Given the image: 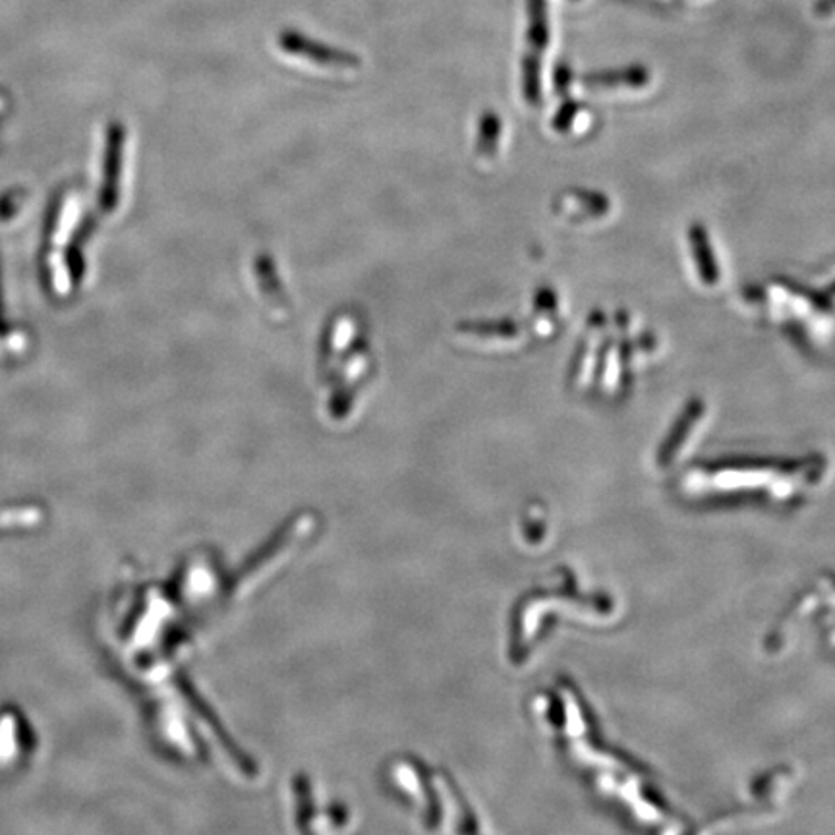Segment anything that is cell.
I'll return each instance as SVG.
<instances>
[{"label": "cell", "instance_id": "obj_1", "mask_svg": "<svg viewBox=\"0 0 835 835\" xmlns=\"http://www.w3.org/2000/svg\"><path fill=\"white\" fill-rule=\"evenodd\" d=\"M282 49L289 51V53L302 54V56H310L313 61L321 62V64H334V66H341V64H350L354 66L357 62L347 53H339L333 49H327V47L318 45L313 41L298 35L295 31L285 33L281 38Z\"/></svg>", "mask_w": 835, "mask_h": 835}, {"label": "cell", "instance_id": "obj_3", "mask_svg": "<svg viewBox=\"0 0 835 835\" xmlns=\"http://www.w3.org/2000/svg\"><path fill=\"white\" fill-rule=\"evenodd\" d=\"M814 10H816V14L818 16L834 14L835 0H818V2H816V7H814Z\"/></svg>", "mask_w": 835, "mask_h": 835}, {"label": "cell", "instance_id": "obj_2", "mask_svg": "<svg viewBox=\"0 0 835 835\" xmlns=\"http://www.w3.org/2000/svg\"><path fill=\"white\" fill-rule=\"evenodd\" d=\"M530 14V43L536 51H544L547 43V7L546 0H528Z\"/></svg>", "mask_w": 835, "mask_h": 835}]
</instances>
